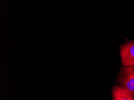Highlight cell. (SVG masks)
Masks as SVG:
<instances>
[{"label": "cell", "instance_id": "cell-2", "mask_svg": "<svg viewBox=\"0 0 134 100\" xmlns=\"http://www.w3.org/2000/svg\"><path fill=\"white\" fill-rule=\"evenodd\" d=\"M120 52L122 66L134 67V41H127L120 45Z\"/></svg>", "mask_w": 134, "mask_h": 100}, {"label": "cell", "instance_id": "cell-1", "mask_svg": "<svg viewBox=\"0 0 134 100\" xmlns=\"http://www.w3.org/2000/svg\"><path fill=\"white\" fill-rule=\"evenodd\" d=\"M116 83L128 90L134 98V67L120 68Z\"/></svg>", "mask_w": 134, "mask_h": 100}, {"label": "cell", "instance_id": "cell-3", "mask_svg": "<svg viewBox=\"0 0 134 100\" xmlns=\"http://www.w3.org/2000/svg\"><path fill=\"white\" fill-rule=\"evenodd\" d=\"M113 100H134V98L126 89L114 85L112 88Z\"/></svg>", "mask_w": 134, "mask_h": 100}]
</instances>
